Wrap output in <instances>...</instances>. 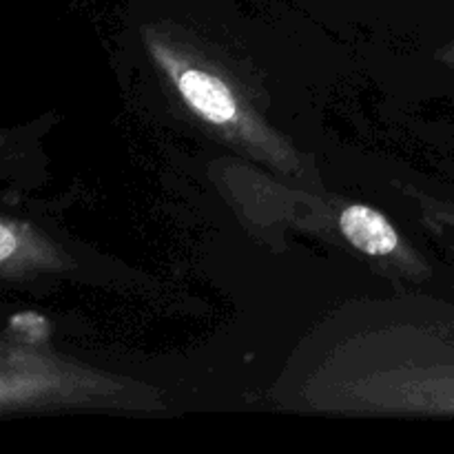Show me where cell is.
<instances>
[{
  "label": "cell",
  "instance_id": "1",
  "mask_svg": "<svg viewBox=\"0 0 454 454\" xmlns=\"http://www.w3.org/2000/svg\"><path fill=\"white\" fill-rule=\"evenodd\" d=\"M341 231L353 247L368 255H388L397 248V233L384 215L368 207H348L341 213Z\"/></svg>",
  "mask_w": 454,
  "mask_h": 454
},
{
  "label": "cell",
  "instance_id": "2",
  "mask_svg": "<svg viewBox=\"0 0 454 454\" xmlns=\"http://www.w3.org/2000/svg\"><path fill=\"white\" fill-rule=\"evenodd\" d=\"M180 91L198 114L211 122H229L235 118V100L226 84L204 71H186L180 78Z\"/></svg>",
  "mask_w": 454,
  "mask_h": 454
},
{
  "label": "cell",
  "instance_id": "3",
  "mask_svg": "<svg viewBox=\"0 0 454 454\" xmlns=\"http://www.w3.org/2000/svg\"><path fill=\"white\" fill-rule=\"evenodd\" d=\"M13 248H16V238H13L12 231L3 224L0 226V260L7 262L9 255L13 253Z\"/></svg>",
  "mask_w": 454,
  "mask_h": 454
}]
</instances>
